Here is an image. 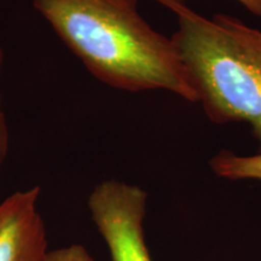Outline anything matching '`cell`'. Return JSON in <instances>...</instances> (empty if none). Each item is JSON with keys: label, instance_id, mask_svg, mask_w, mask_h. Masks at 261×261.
Masks as SVG:
<instances>
[{"label": "cell", "instance_id": "obj_7", "mask_svg": "<svg viewBox=\"0 0 261 261\" xmlns=\"http://www.w3.org/2000/svg\"><path fill=\"white\" fill-rule=\"evenodd\" d=\"M44 261H94V259L84 246L70 244L50 250Z\"/></svg>", "mask_w": 261, "mask_h": 261}, {"label": "cell", "instance_id": "obj_6", "mask_svg": "<svg viewBox=\"0 0 261 261\" xmlns=\"http://www.w3.org/2000/svg\"><path fill=\"white\" fill-rule=\"evenodd\" d=\"M4 68V50H3L2 42H0V77ZM10 150V132L8 119H6L4 106H3V96L0 92V188H2L3 169H4L6 159H8Z\"/></svg>", "mask_w": 261, "mask_h": 261}, {"label": "cell", "instance_id": "obj_5", "mask_svg": "<svg viewBox=\"0 0 261 261\" xmlns=\"http://www.w3.org/2000/svg\"><path fill=\"white\" fill-rule=\"evenodd\" d=\"M210 165L212 171L221 178L230 180H261V154L238 156L227 150H223L211 160Z\"/></svg>", "mask_w": 261, "mask_h": 261}, {"label": "cell", "instance_id": "obj_3", "mask_svg": "<svg viewBox=\"0 0 261 261\" xmlns=\"http://www.w3.org/2000/svg\"><path fill=\"white\" fill-rule=\"evenodd\" d=\"M146 204V191L114 179L91 191L87 205L112 261H152L143 226Z\"/></svg>", "mask_w": 261, "mask_h": 261}, {"label": "cell", "instance_id": "obj_1", "mask_svg": "<svg viewBox=\"0 0 261 261\" xmlns=\"http://www.w3.org/2000/svg\"><path fill=\"white\" fill-rule=\"evenodd\" d=\"M139 0H32L35 11L90 74L114 89L197 97L172 39L155 31Z\"/></svg>", "mask_w": 261, "mask_h": 261}, {"label": "cell", "instance_id": "obj_8", "mask_svg": "<svg viewBox=\"0 0 261 261\" xmlns=\"http://www.w3.org/2000/svg\"><path fill=\"white\" fill-rule=\"evenodd\" d=\"M248 11L261 18V0H237Z\"/></svg>", "mask_w": 261, "mask_h": 261}, {"label": "cell", "instance_id": "obj_4", "mask_svg": "<svg viewBox=\"0 0 261 261\" xmlns=\"http://www.w3.org/2000/svg\"><path fill=\"white\" fill-rule=\"evenodd\" d=\"M39 185L15 191L0 203V261H44L47 230L38 208Z\"/></svg>", "mask_w": 261, "mask_h": 261}, {"label": "cell", "instance_id": "obj_2", "mask_svg": "<svg viewBox=\"0 0 261 261\" xmlns=\"http://www.w3.org/2000/svg\"><path fill=\"white\" fill-rule=\"evenodd\" d=\"M154 2L177 16L171 39L211 121L248 123L261 145V32L232 16L204 17L185 0Z\"/></svg>", "mask_w": 261, "mask_h": 261}]
</instances>
